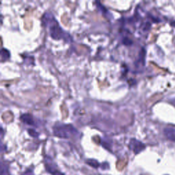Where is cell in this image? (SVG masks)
Wrapping results in <instances>:
<instances>
[{
	"label": "cell",
	"instance_id": "8992f818",
	"mask_svg": "<svg viewBox=\"0 0 175 175\" xmlns=\"http://www.w3.org/2000/svg\"><path fill=\"white\" fill-rule=\"evenodd\" d=\"M86 164H88L89 166H90L91 167H93L94 168H97L99 167V166H100V164H99V163L97 162V160H95V159H88L86 161Z\"/></svg>",
	"mask_w": 175,
	"mask_h": 175
},
{
	"label": "cell",
	"instance_id": "30bf717a",
	"mask_svg": "<svg viewBox=\"0 0 175 175\" xmlns=\"http://www.w3.org/2000/svg\"><path fill=\"white\" fill-rule=\"evenodd\" d=\"M123 42L125 45H131L133 42H132V40H130L129 38H125L123 39Z\"/></svg>",
	"mask_w": 175,
	"mask_h": 175
},
{
	"label": "cell",
	"instance_id": "3957f363",
	"mask_svg": "<svg viewBox=\"0 0 175 175\" xmlns=\"http://www.w3.org/2000/svg\"><path fill=\"white\" fill-rule=\"evenodd\" d=\"M129 147V148L131 149V150H133V152H134L135 154L140 153L142 150H145L146 148L145 144H143L142 142L139 141V140L134 138L131 139V140H130Z\"/></svg>",
	"mask_w": 175,
	"mask_h": 175
},
{
	"label": "cell",
	"instance_id": "5b68a950",
	"mask_svg": "<svg viewBox=\"0 0 175 175\" xmlns=\"http://www.w3.org/2000/svg\"><path fill=\"white\" fill-rule=\"evenodd\" d=\"M164 133L165 136L169 140L175 142V129L172 127H167L164 129Z\"/></svg>",
	"mask_w": 175,
	"mask_h": 175
},
{
	"label": "cell",
	"instance_id": "8fae6325",
	"mask_svg": "<svg viewBox=\"0 0 175 175\" xmlns=\"http://www.w3.org/2000/svg\"><path fill=\"white\" fill-rule=\"evenodd\" d=\"M101 168L103 170H107L109 168V164H108V163H104V164H103L102 166H101Z\"/></svg>",
	"mask_w": 175,
	"mask_h": 175
},
{
	"label": "cell",
	"instance_id": "52a82bcc",
	"mask_svg": "<svg viewBox=\"0 0 175 175\" xmlns=\"http://www.w3.org/2000/svg\"><path fill=\"white\" fill-rule=\"evenodd\" d=\"M1 60L2 61H4V60H6L8 59L10 56L9 51H8L6 49H1Z\"/></svg>",
	"mask_w": 175,
	"mask_h": 175
},
{
	"label": "cell",
	"instance_id": "277c9868",
	"mask_svg": "<svg viewBox=\"0 0 175 175\" xmlns=\"http://www.w3.org/2000/svg\"><path fill=\"white\" fill-rule=\"evenodd\" d=\"M20 119L23 123H25V124H26L27 125L33 126V125H35V122H34L33 116L30 114H22L21 116Z\"/></svg>",
	"mask_w": 175,
	"mask_h": 175
},
{
	"label": "cell",
	"instance_id": "7a4b0ae2",
	"mask_svg": "<svg viewBox=\"0 0 175 175\" xmlns=\"http://www.w3.org/2000/svg\"><path fill=\"white\" fill-rule=\"evenodd\" d=\"M54 134L58 138H69L71 135H76L78 131L72 125L60 124L54 127Z\"/></svg>",
	"mask_w": 175,
	"mask_h": 175
},
{
	"label": "cell",
	"instance_id": "ba28073f",
	"mask_svg": "<svg viewBox=\"0 0 175 175\" xmlns=\"http://www.w3.org/2000/svg\"><path fill=\"white\" fill-rule=\"evenodd\" d=\"M27 132H28V134L30 135L31 137L32 138H38L39 136V133H38L37 131H36L35 130L33 129H29L27 130Z\"/></svg>",
	"mask_w": 175,
	"mask_h": 175
},
{
	"label": "cell",
	"instance_id": "4fadbf2b",
	"mask_svg": "<svg viewBox=\"0 0 175 175\" xmlns=\"http://www.w3.org/2000/svg\"><path fill=\"white\" fill-rule=\"evenodd\" d=\"M171 25H172L173 27H175V21H173L172 23H171Z\"/></svg>",
	"mask_w": 175,
	"mask_h": 175
},
{
	"label": "cell",
	"instance_id": "9c48e42d",
	"mask_svg": "<svg viewBox=\"0 0 175 175\" xmlns=\"http://www.w3.org/2000/svg\"><path fill=\"white\" fill-rule=\"evenodd\" d=\"M1 175H10V173L8 172L7 168L6 166H3V164H1Z\"/></svg>",
	"mask_w": 175,
	"mask_h": 175
},
{
	"label": "cell",
	"instance_id": "6da1fadb",
	"mask_svg": "<svg viewBox=\"0 0 175 175\" xmlns=\"http://www.w3.org/2000/svg\"><path fill=\"white\" fill-rule=\"evenodd\" d=\"M43 22L45 25L49 26V34L54 39H64L66 42H71L72 38L68 33L65 32L60 26L51 13H45L43 16Z\"/></svg>",
	"mask_w": 175,
	"mask_h": 175
},
{
	"label": "cell",
	"instance_id": "7c38bea8",
	"mask_svg": "<svg viewBox=\"0 0 175 175\" xmlns=\"http://www.w3.org/2000/svg\"><path fill=\"white\" fill-rule=\"evenodd\" d=\"M51 174L52 175H64V174H63L62 172H60V171H58L56 170H55L54 172H53L51 173Z\"/></svg>",
	"mask_w": 175,
	"mask_h": 175
}]
</instances>
